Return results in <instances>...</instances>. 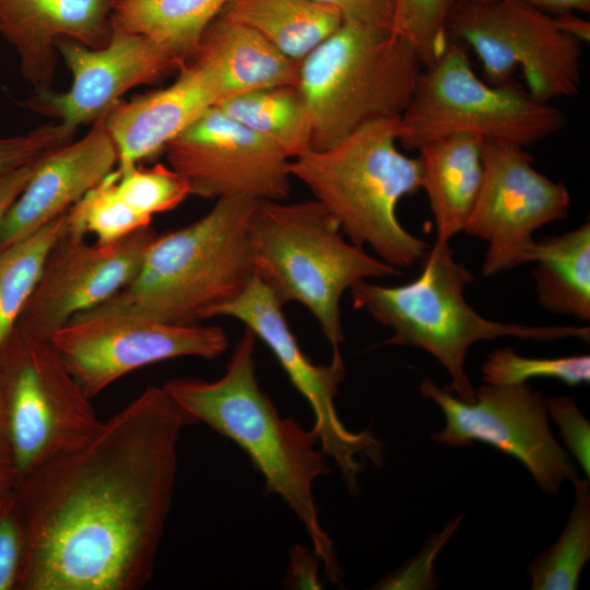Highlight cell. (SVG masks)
Returning <instances> with one entry per match:
<instances>
[{"mask_svg": "<svg viewBox=\"0 0 590 590\" xmlns=\"http://www.w3.org/2000/svg\"><path fill=\"white\" fill-rule=\"evenodd\" d=\"M151 386L83 447L17 480L27 551L19 590H139L153 577L189 424Z\"/></svg>", "mask_w": 590, "mask_h": 590, "instance_id": "1", "label": "cell"}, {"mask_svg": "<svg viewBox=\"0 0 590 590\" xmlns=\"http://www.w3.org/2000/svg\"><path fill=\"white\" fill-rule=\"evenodd\" d=\"M256 335L245 329L225 373L214 381L177 378L162 385L189 422H201L235 442L305 528L329 580L341 585L333 543L314 497L315 481L328 473L317 433L282 417L256 376Z\"/></svg>", "mask_w": 590, "mask_h": 590, "instance_id": "2", "label": "cell"}, {"mask_svg": "<svg viewBox=\"0 0 590 590\" xmlns=\"http://www.w3.org/2000/svg\"><path fill=\"white\" fill-rule=\"evenodd\" d=\"M257 202L219 198L196 222L157 234L132 281L101 306L175 324L209 319L256 275L250 224Z\"/></svg>", "mask_w": 590, "mask_h": 590, "instance_id": "3", "label": "cell"}, {"mask_svg": "<svg viewBox=\"0 0 590 590\" xmlns=\"http://www.w3.org/2000/svg\"><path fill=\"white\" fill-rule=\"evenodd\" d=\"M398 120H374L328 149L309 150L290 162V173L338 220L351 243L368 245L399 269L422 258L427 244L397 216L398 203L422 186L418 158L398 148Z\"/></svg>", "mask_w": 590, "mask_h": 590, "instance_id": "4", "label": "cell"}, {"mask_svg": "<svg viewBox=\"0 0 590 590\" xmlns=\"http://www.w3.org/2000/svg\"><path fill=\"white\" fill-rule=\"evenodd\" d=\"M473 280L456 261L449 240H436L411 282L384 286L359 281L351 288L353 305L393 330L385 343L417 346L434 356L451 377L445 387L464 402H473L476 389L464 369L467 352L479 341L515 337L533 341L577 338L589 341V327L524 326L484 318L465 300L463 291Z\"/></svg>", "mask_w": 590, "mask_h": 590, "instance_id": "5", "label": "cell"}, {"mask_svg": "<svg viewBox=\"0 0 590 590\" xmlns=\"http://www.w3.org/2000/svg\"><path fill=\"white\" fill-rule=\"evenodd\" d=\"M256 275L282 306L297 302L317 319L333 352L343 342L340 300L368 278L399 269L365 252L342 235L338 220L319 201L258 200L250 224Z\"/></svg>", "mask_w": 590, "mask_h": 590, "instance_id": "6", "label": "cell"}, {"mask_svg": "<svg viewBox=\"0 0 590 590\" xmlns=\"http://www.w3.org/2000/svg\"><path fill=\"white\" fill-rule=\"evenodd\" d=\"M422 68L413 47L391 30L343 21L299 62L311 150L328 149L370 121L400 117Z\"/></svg>", "mask_w": 590, "mask_h": 590, "instance_id": "7", "label": "cell"}, {"mask_svg": "<svg viewBox=\"0 0 590 590\" xmlns=\"http://www.w3.org/2000/svg\"><path fill=\"white\" fill-rule=\"evenodd\" d=\"M565 122L558 107L512 81L481 80L462 44L450 38L442 54L422 68L398 120V141L405 150H418L440 138L469 133L524 148L558 132Z\"/></svg>", "mask_w": 590, "mask_h": 590, "instance_id": "8", "label": "cell"}, {"mask_svg": "<svg viewBox=\"0 0 590 590\" xmlns=\"http://www.w3.org/2000/svg\"><path fill=\"white\" fill-rule=\"evenodd\" d=\"M0 380L15 482L83 447L103 424L50 340L17 326L0 346Z\"/></svg>", "mask_w": 590, "mask_h": 590, "instance_id": "9", "label": "cell"}, {"mask_svg": "<svg viewBox=\"0 0 590 590\" xmlns=\"http://www.w3.org/2000/svg\"><path fill=\"white\" fill-rule=\"evenodd\" d=\"M446 28L450 38L474 50L488 83L511 81L520 69L527 91L542 102L579 92L582 44L526 0L456 2Z\"/></svg>", "mask_w": 590, "mask_h": 590, "instance_id": "10", "label": "cell"}, {"mask_svg": "<svg viewBox=\"0 0 590 590\" xmlns=\"http://www.w3.org/2000/svg\"><path fill=\"white\" fill-rule=\"evenodd\" d=\"M50 342L91 399L139 368L187 356L212 359L228 347L221 327L160 322L101 305L75 315Z\"/></svg>", "mask_w": 590, "mask_h": 590, "instance_id": "11", "label": "cell"}, {"mask_svg": "<svg viewBox=\"0 0 590 590\" xmlns=\"http://www.w3.org/2000/svg\"><path fill=\"white\" fill-rule=\"evenodd\" d=\"M420 392L446 418L434 440L449 447L487 444L521 462L548 495L565 480L578 477L573 459L551 432L544 394L527 382L482 385L473 402L461 401L429 378L421 382Z\"/></svg>", "mask_w": 590, "mask_h": 590, "instance_id": "12", "label": "cell"}, {"mask_svg": "<svg viewBox=\"0 0 590 590\" xmlns=\"http://www.w3.org/2000/svg\"><path fill=\"white\" fill-rule=\"evenodd\" d=\"M219 316L244 322L270 349L308 402L321 450L340 468L349 489L356 492L364 461L382 464L384 445L369 430L347 429L338 415L334 398L346 375L340 351L333 352L329 364H314L291 331L282 304L257 275L237 297L214 308L209 318Z\"/></svg>", "mask_w": 590, "mask_h": 590, "instance_id": "13", "label": "cell"}, {"mask_svg": "<svg viewBox=\"0 0 590 590\" xmlns=\"http://www.w3.org/2000/svg\"><path fill=\"white\" fill-rule=\"evenodd\" d=\"M481 188L464 231L486 241L482 271L492 276L524 263L540 227L564 219L570 194L538 172L518 144L485 141Z\"/></svg>", "mask_w": 590, "mask_h": 590, "instance_id": "14", "label": "cell"}, {"mask_svg": "<svg viewBox=\"0 0 590 590\" xmlns=\"http://www.w3.org/2000/svg\"><path fill=\"white\" fill-rule=\"evenodd\" d=\"M164 152L169 166L189 184L191 194L282 201L291 189L288 156L217 106L187 127Z\"/></svg>", "mask_w": 590, "mask_h": 590, "instance_id": "15", "label": "cell"}, {"mask_svg": "<svg viewBox=\"0 0 590 590\" xmlns=\"http://www.w3.org/2000/svg\"><path fill=\"white\" fill-rule=\"evenodd\" d=\"M156 235L149 226L113 243L90 244L66 227L16 326L50 340L75 315L101 305L130 283Z\"/></svg>", "mask_w": 590, "mask_h": 590, "instance_id": "16", "label": "cell"}, {"mask_svg": "<svg viewBox=\"0 0 590 590\" xmlns=\"http://www.w3.org/2000/svg\"><path fill=\"white\" fill-rule=\"evenodd\" d=\"M56 49L71 72V86L64 92L35 90L28 106L75 131L94 123L129 90L157 82L186 64L150 37L120 31H113L103 48L60 39Z\"/></svg>", "mask_w": 590, "mask_h": 590, "instance_id": "17", "label": "cell"}, {"mask_svg": "<svg viewBox=\"0 0 590 590\" xmlns=\"http://www.w3.org/2000/svg\"><path fill=\"white\" fill-rule=\"evenodd\" d=\"M104 115L83 138L38 160L28 182L1 222L0 249L67 213L117 167L118 152L106 130Z\"/></svg>", "mask_w": 590, "mask_h": 590, "instance_id": "18", "label": "cell"}, {"mask_svg": "<svg viewBox=\"0 0 590 590\" xmlns=\"http://www.w3.org/2000/svg\"><path fill=\"white\" fill-rule=\"evenodd\" d=\"M110 10V0H0V36L13 46L23 78L35 90H46L57 42L105 47L113 34Z\"/></svg>", "mask_w": 590, "mask_h": 590, "instance_id": "19", "label": "cell"}, {"mask_svg": "<svg viewBox=\"0 0 590 590\" xmlns=\"http://www.w3.org/2000/svg\"><path fill=\"white\" fill-rule=\"evenodd\" d=\"M221 101L208 75L191 62L168 86L119 101L104 115L118 152V169L164 151L187 127Z\"/></svg>", "mask_w": 590, "mask_h": 590, "instance_id": "20", "label": "cell"}, {"mask_svg": "<svg viewBox=\"0 0 590 590\" xmlns=\"http://www.w3.org/2000/svg\"><path fill=\"white\" fill-rule=\"evenodd\" d=\"M188 62L209 76L221 101L296 84L299 68V62L286 57L260 33L222 15L204 31Z\"/></svg>", "mask_w": 590, "mask_h": 590, "instance_id": "21", "label": "cell"}, {"mask_svg": "<svg viewBox=\"0 0 590 590\" xmlns=\"http://www.w3.org/2000/svg\"><path fill=\"white\" fill-rule=\"evenodd\" d=\"M484 142L479 135L460 133L417 150L421 189L427 196L438 238L449 240L464 231L483 179Z\"/></svg>", "mask_w": 590, "mask_h": 590, "instance_id": "22", "label": "cell"}, {"mask_svg": "<svg viewBox=\"0 0 590 590\" xmlns=\"http://www.w3.org/2000/svg\"><path fill=\"white\" fill-rule=\"evenodd\" d=\"M524 262H535L540 304L555 314L590 320V225L534 241Z\"/></svg>", "mask_w": 590, "mask_h": 590, "instance_id": "23", "label": "cell"}, {"mask_svg": "<svg viewBox=\"0 0 590 590\" xmlns=\"http://www.w3.org/2000/svg\"><path fill=\"white\" fill-rule=\"evenodd\" d=\"M220 15L253 28L296 62L343 22L338 10L315 0H229Z\"/></svg>", "mask_w": 590, "mask_h": 590, "instance_id": "24", "label": "cell"}, {"mask_svg": "<svg viewBox=\"0 0 590 590\" xmlns=\"http://www.w3.org/2000/svg\"><path fill=\"white\" fill-rule=\"evenodd\" d=\"M229 0H110L113 31L141 34L184 62Z\"/></svg>", "mask_w": 590, "mask_h": 590, "instance_id": "25", "label": "cell"}, {"mask_svg": "<svg viewBox=\"0 0 590 590\" xmlns=\"http://www.w3.org/2000/svg\"><path fill=\"white\" fill-rule=\"evenodd\" d=\"M215 106L276 144L291 161L311 150V117L297 83L238 94Z\"/></svg>", "mask_w": 590, "mask_h": 590, "instance_id": "26", "label": "cell"}, {"mask_svg": "<svg viewBox=\"0 0 590 590\" xmlns=\"http://www.w3.org/2000/svg\"><path fill=\"white\" fill-rule=\"evenodd\" d=\"M67 227V213L0 249V346L16 326L47 256Z\"/></svg>", "mask_w": 590, "mask_h": 590, "instance_id": "27", "label": "cell"}, {"mask_svg": "<svg viewBox=\"0 0 590 590\" xmlns=\"http://www.w3.org/2000/svg\"><path fill=\"white\" fill-rule=\"evenodd\" d=\"M575 503L557 541L529 565L533 590H575L590 558V483L576 477Z\"/></svg>", "mask_w": 590, "mask_h": 590, "instance_id": "28", "label": "cell"}, {"mask_svg": "<svg viewBox=\"0 0 590 590\" xmlns=\"http://www.w3.org/2000/svg\"><path fill=\"white\" fill-rule=\"evenodd\" d=\"M118 172L113 169L67 212L68 229L79 236L93 235L108 244L151 226L152 219L133 210L117 189Z\"/></svg>", "mask_w": 590, "mask_h": 590, "instance_id": "29", "label": "cell"}, {"mask_svg": "<svg viewBox=\"0 0 590 590\" xmlns=\"http://www.w3.org/2000/svg\"><path fill=\"white\" fill-rule=\"evenodd\" d=\"M482 376L486 384L492 385H517L532 378H553L567 386H578L590 381V356L535 358L522 356L511 347H502L487 355L482 365Z\"/></svg>", "mask_w": 590, "mask_h": 590, "instance_id": "30", "label": "cell"}, {"mask_svg": "<svg viewBox=\"0 0 590 590\" xmlns=\"http://www.w3.org/2000/svg\"><path fill=\"white\" fill-rule=\"evenodd\" d=\"M456 0H394L391 31L416 51L423 67L446 49L448 15Z\"/></svg>", "mask_w": 590, "mask_h": 590, "instance_id": "31", "label": "cell"}, {"mask_svg": "<svg viewBox=\"0 0 590 590\" xmlns=\"http://www.w3.org/2000/svg\"><path fill=\"white\" fill-rule=\"evenodd\" d=\"M116 169L119 194L146 217L175 209L191 194L187 180L170 166L156 164L141 168L133 165Z\"/></svg>", "mask_w": 590, "mask_h": 590, "instance_id": "32", "label": "cell"}, {"mask_svg": "<svg viewBox=\"0 0 590 590\" xmlns=\"http://www.w3.org/2000/svg\"><path fill=\"white\" fill-rule=\"evenodd\" d=\"M27 551V533L13 491L0 494V590H19Z\"/></svg>", "mask_w": 590, "mask_h": 590, "instance_id": "33", "label": "cell"}, {"mask_svg": "<svg viewBox=\"0 0 590 590\" xmlns=\"http://www.w3.org/2000/svg\"><path fill=\"white\" fill-rule=\"evenodd\" d=\"M75 130L60 122L39 126L26 133L0 137V179L72 141Z\"/></svg>", "mask_w": 590, "mask_h": 590, "instance_id": "34", "label": "cell"}, {"mask_svg": "<svg viewBox=\"0 0 590 590\" xmlns=\"http://www.w3.org/2000/svg\"><path fill=\"white\" fill-rule=\"evenodd\" d=\"M462 516L452 518L444 531L434 536V540L426 544L425 548L404 566L392 571L381 579L374 589L398 590V589H428L437 583L433 564L439 550L448 541L451 534L460 526Z\"/></svg>", "mask_w": 590, "mask_h": 590, "instance_id": "35", "label": "cell"}, {"mask_svg": "<svg viewBox=\"0 0 590 590\" xmlns=\"http://www.w3.org/2000/svg\"><path fill=\"white\" fill-rule=\"evenodd\" d=\"M552 416L569 452L577 459L587 476L590 475V424L570 397L545 398Z\"/></svg>", "mask_w": 590, "mask_h": 590, "instance_id": "36", "label": "cell"}, {"mask_svg": "<svg viewBox=\"0 0 590 590\" xmlns=\"http://www.w3.org/2000/svg\"><path fill=\"white\" fill-rule=\"evenodd\" d=\"M339 11L344 22L391 30L394 0H315Z\"/></svg>", "mask_w": 590, "mask_h": 590, "instance_id": "37", "label": "cell"}, {"mask_svg": "<svg viewBox=\"0 0 590 590\" xmlns=\"http://www.w3.org/2000/svg\"><path fill=\"white\" fill-rule=\"evenodd\" d=\"M322 565L319 555L314 548L309 550L300 544H295L290 551L285 583L292 589L319 590L322 583L319 576V567Z\"/></svg>", "mask_w": 590, "mask_h": 590, "instance_id": "38", "label": "cell"}, {"mask_svg": "<svg viewBox=\"0 0 590 590\" xmlns=\"http://www.w3.org/2000/svg\"><path fill=\"white\" fill-rule=\"evenodd\" d=\"M15 480V462L8 429L0 380V494L12 491Z\"/></svg>", "mask_w": 590, "mask_h": 590, "instance_id": "39", "label": "cell"}, {"mask_svg": "<svg viewBox=\"0 0 590 590\" xmlns=\"http://www.w3.org/2000/svg\"><path fill=\"white\" fill-rule=\"evenodd\" d=\"M38 160L10 172L0 179V225L9 208L28 182Z\"/></svg>", "mask_w": 590, "mask_h": 590, "instance_id": "40", "label": "cell"}, {"mask_svg": "<svg viewBox=\"0 0 590 590\" xmlns=\"http://www.w3.org/2000/svg\"><path fill=\"white\" fill-rule=\"evenodd\" d=\"M555 25L581 44L590 40V23L575 12L552 14Z\"/></svg>", "mask_w": 590, "mask_h": 590, "instance_id": "41", "label": "cell"}, {"mask_svg": "<svg viewBox=\"0 0 590 590\" xmlns=\"http://www.w3.org/2000/svg\"><path fill=\"white\" fill-rule=\"evenodd\" d=\"M532 5L550 13L560 12H590V0H526Z\"/></svg>", "mask_w": 590, "mask_h": 590, "instance_id": "42", "label": "cell"}, {"mask_svg": "<svg viewBox=\"0 0 590 590\" xmlns=\"http://www.w3.org/2000/svg\"><path fill=\"white\" fill-rule=\"evenodd\" d=\"M494 1H498V0H456V2H467V3H476V4L489 3Z\"/></svg>", "mask_w": 590, "mask_h": 590, "instance_id": "43", "label": "cell"}]
</instances>
